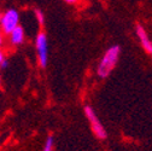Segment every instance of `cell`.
I'll return each instance as SVG.
<instances>
[{"label": "cell", "instance_id": "obj_2", "mask_svg": "<svg viewBox=\"0 0 152 151\" xmlns=\"http://www.w3.org/2000/svg\"><path fill=\"white\" fill-rule=\"evenodd\" d=\"M20 22V15L15 9L7 10L0 18V26L5 34H10L16 27H18Z\"/></svg>", "mask_w": 152, "mask_h": 151}, {"label": "cell", "instance_id": "obj_11", "mask_svg": "<svg viewBox=\"0 0 152 151\" xmlns=\"http://www.w3.org/2000/svg\"><path fill=\"white\" fill-rule=\"evenodd\" d=\"M1 30L3 29H0V46L3 45V43H4V39H3V33H1Z\"/></svg>", "mask_w": 152, "mask_h": 151}, {"label": "cell", "instance_id": "obj_1", "mask_svg": "<svg viewBox=\"0 0 152 151\" xmlns=\"http://www.w3.org/2000/svg\"><path fill=\"white\" fill-rule=\"evenodd\" d=\"M120 51H121L120 46H112L105 52V54L103 56V58L98 65V70H97L100 78H106L112 71V69L115 68L118 61V57H120Z\"/></svg>", "mask_w": 152, "mask_h": 151}, {"label": "cell", "instance_id": "obj_9", "mask_svg": "<svg viewBox=\"0 0 152 151\" xmlns=\"http://www.w3.org/2000/svg\"><path fill=\"white\" fill-rule=\"evenodd\" d=\"M7 67H9V61H7V59H4L3 63L0 64V68H1V69H6Z\"/></svg>", "mask_w": 152, "mask_h": 151}, {"label": "cell", "instance_id": "obj_4", "mask_svg": "<svg viewBox=\"0 0 152 151\" xmlns=\"http://www.w3.org/2000/svg\"><path fill=\"white\" fill-rule=\"evenodd\" d=\"M36 52H37V58H39V63L42 68L47 65V37L44 33H39L36 36Z\"/></svg>", "mask_w": 152, "mask_h": 151}, {"label": "cell", "instance_id": "obj_7", "mask_svg": "<svg viewBox=\"0 0 152 151\" xmlns=\"http://www.w3.org/2000/svg\"><path fill=\"white\" fill-rule=\"evenodd\" d=\"M53 141H54L53 137H51V136H50V137L47 138V140H46V144H45V149H44V151H52Z\"/></svg>", "mask_w": 152, "mask_h": 151}, {"label": "cell", "instance_id": "obj_3", "mask_svg": "<svg viewBox=\"0 0 152 151\" xmlns=\"http://www.w3.org/2000/svg\"><path fill=\"white\" fill-rule=\"evenodd\" d=\"M85 114H86L88 121H89L91 125H92V129H93V132H94V134H96L99 139L106 138V132H105L104 127L102 126L100 121L98 120V117H97V115H96V112H94V110H93L91 106L87 105V106H85Z\"/></svg>", "mask_w": 152, "mask_h": 151}, {"label": "cell", "instance_id": "obj_6", "mask_svg": "<svg viewBox=\"0 0 152 151\" xmlns=\"http://www.w3.org/2000/svg\"><path fill=\"white\" fill-rule=\"evenodd\" d=\"M9 35H10V43L12 45H21L24 41V30L21 26L16 27Z\"/></svg>", "mask_w": 152, "mask_h": 151}, {"label": "cell", "instance_id": "obj_10", "mask_svg": "<svg viewBox=\"0 0 152 151\" xmlns=\"http://www.w3.org/2000/svg\"><path fill=\"white\" fill-rule=\"evenodd\" d=\"M5 58H4V53H3V51L1 50H0V64H1L3 63V61H4Z\"/></svg>", "mask_w": 152, "mask_h": 151}, {"label": "cell", "instance_id": "obj_5", "mask_svg": "<svg viewBox=\"0 0 152 151\" xmlns=\"http://www.w3.org/2000/svg\"><path fill=\"white\" fill-rule=\"evenodd\" d=\"M137 34H138V36H139V39H140V41H141V45H142V47L145 48V51H146L147 53H152V43L150 41V39H148V36H147L145 29H144L140 24L137 26Z\"/></svg>", "mask_w": 152, "mask_h": 151}, {"label": "cell", "instance_id": "obj_8", "mask_svg": "<svg viewBox=\"0 0 152 151\" xmlns=\"http://www.w3.org/2000/svg\"><path fill=\"white\" fill-rule=\"evenodd\" d=\"M35 15H36V18H37V21H39V23L44 24V13L40 10H35Z\"/></svg>", "mask_w": 152, "mask_h": 151}, {"label": "cell", "instance_id": "obj_13", "mask_svg": "<svg viewBox=\"0 0 152 151\" xmlns=\"http://www.w3.org/2000/svg\"><path fill=\"white\" fill-rule=\"evenodd\" d=\"M0 82H1V76H0Z\"/></svg>", "mask_w": 152, "mask_h": 151}, {"label": "cell", "instance_id": "obj_12", "mask_svg": "<svg viewBox=\"0 0 152 151\" xmlns=\"http://www.w3.org/2000/svg\"><path fill=\"white\" fill-rule=\"evenodd\" d=\"M65 1L69 4H74V3H76V0H65Z\"/></svg>", "mask_w": 152, "mask_h": 151}]
</instances>
